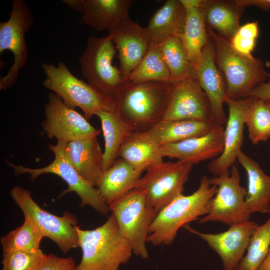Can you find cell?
<instances>
[{
  "mask_svg": "<svg viewBox=\"0 0 270 270\" xmlns=\"http://www.w3.org/2000/svg\"><path fill=\"white\" fill-rule=\"evenodd\" d=\"M173 84L124 80L114 97V110L134 131H148L162 120Z\"/></svg>",
  "mask_w": 270,
  "mask_h": 270,
  "instance_id": "cell-1",
  "label": "cell"
},
{
  "mask_svg": "<svg viewBox=\"0 0 270 270\" xmlns=\"http://www.w3.org/2000/svg\"><path fill=\"white\" fill-rule=\"evenodd\" d=\"M217 191L218 187L202 176L196 191L188 196L182 194L158 214L148 227L147 242L153 246L171 244L180 228L208 213L210 202Z\"/></svg>",
  "mask_w": 270,
  "mask_h": 270,
  "instance_id": "cell-2",
  "label": "cell"
},
{
  "mask_svg": "<svg viewBox=\"0 0 270 270\" xmlns=\"http://www.w3.org/2000/svg\"><path fill=\"white\" fill-rule=\"evenodd\" d=\"M76 230L82 257L76 270H118L129 260L132 248L120 234L112 214L94 230L77 226Z\"/></svg>",
  "mask_w": 270,
  "mask_h": 270,
  "instance_id": "cell-3",
  "label": "cell"
},
{
  "mask_svg": "<svg viewBox=\"0 0 270 270\" xmlns=\"http://www.w3.org/2000/svg\"><path fill=\"white\" fill-rule=\"evenodd\" d=\"M206 28L213 44L216 63L225 80L227 98L246 97L268 78L264 62L260 58L238 53L230 42L211 28Z\"/></svg>",
  "mask_w": 270,
  "mask_h": 270,
  "instance_id": "cell-4",
  "label": "cell"
},
{
  "mask_svg": "<svg viewBox=\"0 0 270 270\" xmlns=\"http://www.w3.org/2000/svg\"><path fill=\"white\" fill-rule=\"evenodd\" d=\"M42 68L45 76L43 86L58 95L68 108L82 109L87 120L100 110H114V99L75 76L64 62L57 66L42 63Z\"/></svg>",
  "mask_w": 270,
  "mask_h": 270,
  "instance_id": "cell-5",
  "label": "cell"
},
{
  "mask_svg": "<svg viewBox=\"0 0 270 270\" xmlns=\"http://www.w3.org/2000/svg\"><path fill=\"white\" fill-rule=\"evenodd\" d=\"M68 142L58 141L54 145L48 144L50 150L53 152L54 158L48 165L40 168H29L22 165H16L8 162L15 175L30 174V178L34 181L44 174L57 175L68 184V188L62 191L60 197L70 192H76L80 198L82 206H89L98 212L106 215L110 209L100 196L98 188L85 180L68 161L65 153Z\"/></svg>",
  "mask_w": 270,
  "mask_h": 270,
  "instance_id": "cell-6",
  "label": "cell"
},
{
  "mask_svg": "<svg viewBox=\"0 0 270 270\" xmlns=\"http://www.w3.org/2000/svg\"><path fill=\"white\" fill-rule=\"evenodd\" d=\"M10 195L24 217L31 218L44 236L54 242L63 253L79 247L78 220L74 215L66 211L59 216L44 210L33 200L31 192L20 186H13Z\"/></svg>",
  "mask_w": 270,
  "mask_h": 270,
  "instance_id": "cell-7",
  "label": "cell"
},
{
  "mask_svg": "<svg viewBox=\"0 0 270 270\" xmlns=\"http://www.w3.org/2000/svg\"><path fill=\"white\" fill-rule=\"evenodd\" d=\"M116 50L110 34L104 37L90 36L79 60L82 74L88 82L112 99L124 81L119 68L112 64Z\"/></svg>",
  "mask_w": 270,
  "mask_h": 270,
  "instance_id": "cell-8",
  "label": "cell"
},
{
  "mask_svg": "<svg viewBox=\"0 0 270 270\" xmlns=\"http://www.w3.org/2000/svg\"><path fill=\"white\" fill-rule=\"evenodd\" d=\"M193 165L179 160L162 162L150 167L139 179L136 188L145 192L146 204L152 210L154 218L162 208L182 194L184 184Z\"/></svg>",
  "mask_w": 270,
  "mask_h": 270,
  "instance_id": "cell-9",
  "label": "cell"
},
{
  "mask_svg": "<svg viewBox=\"0 0 270 270\" xmlns=\"http://www.w3.org/2000/svg\"><path fill=\"white\" fill-rule=\"evenodd\" d=\"M108 206L120 234L130 244L133 252L147 258L148 253L146 244L148 227L154 216L146 204L145 192L135 188Z\"/></svg>",
  "mask_w": 270,
  "mask_h": 270,
  "instance_id": "cell-10",
  "label": "cell"
},
{
  "mask_svg": "<svg viewBox=\"0 0 270 270\" xmlns=\"http://www.w3.org/2000/svg\"><path fill=\"white\" fill-rule=\"evenodd\" d=\"M240 174L234 164L230 170L209 178L218 191L209 204L208 213L200 223L219 222L232 226L250 220L252 214L246 204V189L240 186Z\"/></svg>",
  "mask_w": 270,
  "mask_h": 270,
  "instance_id": "cell-11",
  "label": "cell"
},
{
  "mask_svg": "<svg viewBox=\"0 0 270 270\" xmlns=\"http://www.w3.org/2000/svg\"><path fill=\"white\" fill-rule=\"evenodd\" d=\"M33 23L32 11L25 1L13 0L8 20L0 22V54L8 50L14 56L13 64L7 74L0 78V90L11 88L26 65L28 50L25 35Z\"/></svg>",
  "mask_w": 270,
  "mask_h": 270,
  "instance_id": "cell-12",
  "label": "cell"
},
{
  "mask_svg": "<svg viewBox=\"0 0 270 270\" xmlns=\"http://www.w3.org/2000/svg\"><path fill=\"white\" fill-rule=\"evenodd\" d=\"M43 131L50 139L69 142L100 134L80 113L67 106L56 94L50 92L44 105Z\"/></svg>",
  "mask_w": 270,
  "mask_h": 270,
  "instance_id": "cell-13",
  "label": "cell"
},
{
  "mask_svg": "<svg viewBox=\"0 0 270 270\" xmlns=\"http://www.w3.org/2000/svg\"><path fill=\"white\" fill-rule=\"evenodd\" d=\"M214 122L208 98L196 77L174 84L162 120Z\"/></svg>",
  "mask_w": 270,
  "mask_h": 270,
  "instance_id": "cell-14",
  "label": "cell"
},
{
  "mask_svg": "<svg viewBox=\"0 0 270 270\" xmlns=\"http://www.w3.org/2000/svg\"><path fill=\"white\" fill-rule=\"evenodd\" d=\"M258 224L248 220L230 226L228 230L219 234L202 233L188 226H184L206 242L220 257L224 270H234L242 258L252 235Z\"/></svg>",
  "mask_w": 270,
  "mask_h": 270,
  "instance_id": "cell-15",
  "label": "cell"
},
{
  "mask_svg": "<svg viewBox=\"0 0 270 270\" xmlns=\"http://www.w3.org/2000/svg\"><path fill=\"white\" fill-rule=\"evenodd\" d=\"M252 96L240 100L227 98L228 115L224 132V148L222 154L208 166V171L219 176L234 164L243 144L244 117Z\"/></svg>",
  "mask_w": 270,
  "mask_h": 270,
  "instance_id": "cell-16",
  "label": "cell"
},
{
  "mask_svg": "<svg viewBox=\"0 0 270 270\" xmlns=\"http://www.w3.org/2000/svg\"><path fill=\"white\" fill-rule=\"evenodd\" d=\"M108 34L118 51V68L124 80L146 54L151 44L150 38L146 28L130 16Z\"/></svg>",
  "mask_w": 270,
  "mask_h": 270,
  "instance_id": "cell-17",
  "label": "cell"
},
{
  "mask_svg": "<svg viewBox=\"0 0 270 270\" xmlns=\"http://www.w3.org/2000/svg\"><path fill=\"white\" fill-rule=\"evenodd\" d=\"M194 70L196 78L208 98L214 121L222 126L226 124L228 118L224 109L227 98L226 84L216 63L210 36L194 66Z\"/></svg>",
  "mask_w": 270,
  "mask_h": 270,
  "instance_id": "cell-18",
  "label": "cell"
},
{
  "mask_svg": "<svg viewBox=\"0 0 270 270\" xmlns=\"http://www.w3.org/2000/svg\"><path fill=\"white\" fill-rule=\"evenodd\" d=\"M224 132L223 126L216 124L206 134L161 146L162 156L176 158L193 164L214 159L222 152Z\"/></svg>",
  "mask_w": 270,
  "mask_h": 270,
  "instance_id": "cell-19",
  "label": "cell"
},
{
  "mask_svg": "<svg viewBox=\"0 0 270 270\" xmlns=\"http://www.w3.org/2000/svg\"><path fill=\"white\" fill-rule=\"evenodd\" d=\"M97 136L68 142L65 150L70 164L85 180L96 187L103 172V152Z\"/></svg>",
  "mask_w": 270,
  "mask_h": 270,
  "instance_id": "cell-20",
  "label": "cell"
},
{
  "mask_svg": "<svg viewBox=\"0 0 270 270\" xmlns=\"http://www.w3.org/2000/svg\"><path fill=\"white\" fill-rule=\"evenodd\" d=\"M134 0H83L82 24L96 31L108 32L129 16Z\"/></svg>",
  "mask_w": 270,
  "mask_h": 270,
  "instance_id": "cell-21",
  "label": "cell"
},
{
  "mask_svg": "<svg viewBox=\"0 0 270 270\" xmlns=\"http://www.w3.org/2000/svg\"><path fill=\"white\" fill-rule=\"evenodd\" d=\"M142 174L126 160L118 158L110 168L103 171L96 188L108 206L136 188Z\"/></svg>",
  "mask_w": 270,
  "mask_h": 270,
  "instance_id": "cell-22",
  "label": "cell"
},
{
  "mask_svg": "<svg viewBox=\"0 0 270 270\" xmlns=\"http://www.w3.org/2000/svg\"><path fill=\"white\" fill-rule=\"evenodd\" d=\"M207 27L230 42L239 29L244 8L236 0H203L202 5Z\"/></svg>",
  "mask_w": 270,
  "mask_h": 270,
  "instance_id": "cell-23",
  "label": "cell"
},
{
  "mask_svg": "<svg viewBox=\"0 0 270 270\" xmlns=\"http://www.w3.org/2000/svg\"><path fill=\"white\" fill-rule=\"evenodd\" d=\"M236 160L245 170L248 178L246 204L251 214L270 213V176L242 150Z\"/></svg>",
  "mask_w": 270,
  "mask_h": 270,
  "instance_id": "cell-24",
  "label": "cell"
},
{
  "mask_svg": "<svg viewBox=\"0 0 270 270\" xmlns=\"http://www.w3.org/2000/svg\"><path fill=\"white\" fill-rule=\"evenodd\" d=\"M160 147L148 131H134L121 146L119 158L142 172L150 167L164 162Z\"/></svg>",
  "mask_w": 270,
  "mask_h": 270,
  "instance_id": "cell-25",
  "label": "cell"
},
{
  "mask_svg": "<svg viewBox=\"0 0 270 270\" xmlns=\"http://www.w3.org/2000/svg\"><path fill=\"white\" fill-rule=\"evenodd\" d=\"M186 8L180 0H168L152 15L146 27L151 44L158 45L170 36H182Z\"/></svg>",
  "mask_w": 270,
  "mask_h": 270,
  "instance_id": "cell-26",
  "label": "cell"
},
{
  "mask_svg": "<svg viewBox=\"0 0 270 270\" xmlns=\"http://www.w3.org/2000/svg\"><path fill=\"white\" fill-rule=\"evenodd\" d=\"M99 118L104 140L103 152V171L110 168L119 158L124 142L134 130L114 110H100Z\"/></svg>",
  "mask_w": 270,
  "mask_h": 270,
  "instance_id": "cell-27",
  "label": "cell"
},
{
  "mask_svg": "<svg viewBox=\"0 0 270 270\" xmlns=\"http://www.w3.org/2000/svg\"><path fill=\"white\" fill-rule=\"evenodd\" d=\"M215 122L197 120H162L148 132L160 146L176 143L210 132Z\"/></svg>",
  "mask_w": 270,
  "mask_h": 270,
  "instance_id": "cell-28",
  "label": "cell"
},
{
  "mask_svg": "<svg viewBox=\"0 0 270 270\" xmlns=\"http://www.w3.org/2000/svg\"><path fill=\"white\" fill-rule=\"evenodd\" d=\"M158 46L172 83L196 77L194 66L188 56L181 36H170Z\"/></svg>",
  "mask_w": 270,
  "mask_h": 270,
  "instance_id": "cell-29",
  "label": "cell"
},
{
  "mask_svg": "<svg viewBox=\"0 0 270 270\" xmlns=\"http://www.w3.org/2000/svg\"><path fill=\"white\" fill-rule=\"evenodd\" d=\"M201 6L186 8L184 24L181 36L194 68L210 38Z\"/></svg>",
  "mask_w": 270,
  "mask_h": 270,
  "instance_id": "cell-30",
  "label": "cell"
},
{
  "mask_svg": "<svg viewBox=\"0 0 270 270\" xmlns=\"http://www.w3.org/2000/svg\"><path fill=\"white\" fill-rule=\"evenodd\" d=\"M124 80L172 82L170 72L162 58L158 45L150 44L144 57Z\"/></svg>",
  "mask_w": 270,
  "mask_h": 270,
  "instance_id": "cell-31",
  "label": "cell"
},
{
  "mask_svg": "<svg viewBox=\"0 0 270 270\" xmlns=\"http://www.w3.org/2000/svg\"><path fill=\"white\" fill-rule=\"evenodd\" d=\"M42 232L34 221L24 217L22 226L10 231L0 238L2 251L18 250L34 252L40 250Z\"/></svg>",
  "mask_w": 270,
  "mask_h": 270,
  "instance_id": "cell-32",
  "label": "cell"
},
{
  "mask_svg": "<svg viewBox=\"0 0 270 270\" xmlns=\"http://www.w3.org/2000/svg\"><path fill=\"white\" fill-rule=\"evenodd\" d=\"M270 248V217L252 235L247 253L234 270H258Z\"/></svg>",
  "mask_w": 270,
  "mask_h": 270,
  "instance_id": "cell-33",
  "label": "cell"
},
{
  "mask_svg": "<svg viewBox=\"0 0 270 270\" xmlns=\"http://www.w3.org/2000/svg\"><path fill=\"white\" fill-rule=\"evenodd\" d=\"M249 139L254 144L266 141L270 136V110L264 101L252 96L244 117Z\"/></svg>",
  "mask_w": 270,
  "mask_h": 270,
  "instance_id": "cell-34",
  "label": "cell"
},
{
  "mask_svg": "<svg viewBox=\"0 0 270 270\" xmlns=\"http://www.w3.org/2000/svg\"><path fill=\"white\" fill-rule=\"evenodd\" d=\"M46 256L40 249L34 252L4 250L2 260V270H36Z\"/></svg>",
  "mask_w": 270,
  "mask_h": 270,
  "instance_id": "cell-35",
  "label": "cell"
},
{
  "mask_svg": "<svg viewBox=\"0 0 270 270\" xmlns=\"http://www.w3.org/2000/svg\"><path fill=\"white\" fill-rule=\"evenodd\" d=\"M258 34V22H248L240 26L230 43L233 48L238 53L252 56Z\"/></svg>",
  "mask_w": 270,
  "mask_h": 270,
  "instance_id": "cell-36",
  "label": "cell"
},
{
  "mask_svg": "<svg viewBox=\"0 0 270 270\" xmlns=\"http://www.w3.org/2000/svg\"><path fill=\"white\" fill-rule=\"evenodd\" d=\"M74 260L71 257L61 258L54 254L46 255L36 270H74Z\"/></svg>",
  "mask_w": 270,
  "mask_h": 270,
  "instance_id": "cell-37",
  "label": "cell"
},
{
  "mask_svg": "<svg viewBox=\"0 0 270 270\" xmlns=\"http://www.w3.org/2000/svg\"><path fill=\"white\" fill-rule=\"evenodd\" d=\"M269 80L264 82L252 90L247 96H252L264 100L270 98V74L268 73Z\"/></svg>",
  "mask_w": 270,
  "mask_h": 270,
  "instance_id": "cell-38",
  "label": "cell"
},
{
  "mask_svg": "<svg viewBox=\"0 0 270 270\" xmlns=\"http://www.w3.org/2000/svg\"><path fill=\"white\" fill-rule=\"evenodd\" d=\"M240 6L246 8L250 6H256L264 10H270V0H236Z\"/></svg>",
  "mask_w": 270,
  "mask_h": 270,
  "instance_id": "cell-39",
  "label": "cell"
},
{
  "mask_svg": "<svg viewBox=\"0 0 270 270\" xmlns=\"http://www.w3.org/2000/svg\"><path fill=\"white\" fill-rule=\"evenodd\" d=\"M62 2L74 11L82 14L83 0H62Z\"/></svg>",
  "mask_w": 270,
  "mask_h": 270,
  "instance_id": "cell-40",
  "label": "cell"
},
{
  "mask_svg": "<svg viewBox=\"0 0 270 270\" xmlns=\"http://www.w3.org/2000/svg\"><path fill=\"white\" fill-rule=\"evenodd\" d=\"M185 8L200 7L203 0H180Z\"/></svg>",
  "mask_w": 270,
  "mask_h": 270,
  "instance_id": "cell-41",
  "label": "cell"
},
{
  "mask_svg": "<svg viewBox=\"0 0 270 270\" xmlns=\"http://www.w3.org/2000/svg\"><path fill=\"white\" fill-rule=\"evenodd\" d=\"M258 270H270V248L265 260Z\"/></svg>",
  "mask_w": 270,
  "mask_h": 270,
  "instance_id": "cell-42",
  "label": "cell"
},
{
  "mask_svg": "<svg viewBox=\"0 0 270 270\" xmlns=\"http://www.w3.org/2000/svg\"><path fill=\"white\" fill-rule=\"evenodd\" d=\"M266 104L270 110V98L264 100Z\"/></svg>",
  "mask_w": 270,
  "mask_h": 270,
  "instance_id": "cell-43",
  "label": "cell"
},
{
  "mask_svg": "<svg viewBox=\"0 0 270 270\" xmlns=\"http://www.w3.org/2000/svg\"><path fill=\"white\" fill-rule=\"evenodd\" d=\"M76 270V268H75V270Z\"/></svg>",
  "mask_w": 270,
  "mask_h": 270,
  "instance_id": "cell-44",
  "label": "cell"
}]
</instances>
